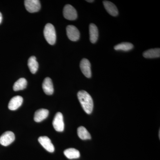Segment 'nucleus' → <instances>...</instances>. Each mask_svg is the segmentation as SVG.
I'll use <instances>...</instances> for the list:
<instances>
[{
	"instance_id": "nucleus-17",
	"label": "nucleus",
	"mask_w": 160,
	"mask_h": 160,
	"mask_svg": "<svg viewBox=\"0 0 160 160\" xmlns=\"http://www.w3.org/2000/svg\"><path fill=\"white\" fill-rule=\"evenodd\" d=\"M143 57L147 58H159L160 57V49L158 48L149 49L144 52Z\"/></svg>"
},
{
	"instance_id": "nucleus-20",
	"label": "nucleus",
	"mask_w": 160,
	"mask_h": 160,
	"mask_svg": "<svg viewBox=\"0 0 160 160\" xmlns=\"http://www.w3.org/2000/svg\"><path fill=\"white\" fill-rule=\"evenodd\" d=\"M133 46L132 43L123 42L118 44L115 46L114 49L116 50H122L124 51H128L133 48Z\"/></svg>"
},
{
	"instance_id": "nucleus-1",
	"label": "nucleus",
	"mask_w": 160,
	"mask_h": 160,
	"mask_svg": "<svg viewBox=\"0 0 160 160\" xmlns=\"http://www.w3.org/2000/svg\"><path fill=\"white\" fill-rule=\"evenodd\" d=\"M78 97L84 111L87 114H90L93 108V100L90 95L85 90H81L78 93Z\"/></svg>"
},
{
	"instance_id": "nucleus-18",
	"label": "nucleus",
	"mask_w": 160,
	"mask_h": 160,
	"mask_svg": "<svg viewBox=\"0 0 160 160\" xmlns=\"http://www.w3.org/2000/svg\"><path fill=\"white\" fill-rule=\"evenodd\" d=\"M27 85V80L24 78H21L15 82L13 86V90L17 91L23 90L26 89Z\"/></svg>"
},
{
	"instance_id": "nucleus-8",
	"label": "nucleus",
	"mask_w": 160,
	"mask_h": 160,
	"mask_svg": "<svg viewBox=\"0 0 160 160\" xmlns=\"http://www.w3.org/2000/svg\"><path fill=\"white\" fill-rule=\"evenodd\" d=\"M80 66L81 71L86 78L91 77V64L89 60L83 58L81 61Z\"/></svg>"
},
{
	"instance_id": "nucleus-12",
	"label": "nucleus",
	"mask_w": 160,
	"mask_h": 160,
	"mask_svg": "<svg viewBox=\"0 0 160 160\" xmlns=\"http://www.w3.org/2000/svg\"><path fill=\"white\" fill-rule=\"evenodd\" d=\"M49 111L47 109H41L35 112L34 120L37 122H40L48 117Z\"/></svg>"
},
{
	"instance_id": "nucleus-9",
	"label": "nucleus",
	"mask_w": 160,
	"mask_h": 160,
	"mask_svg": "<svg viewBox=\"0 0 160 160\" xmlns=\"http://www.w3.org/2000/svg\"><path fill=\"white\" fill-rule=\"evenodd\" d=\"M38 142L41 145L47 150L50 152H53L54 151L55 148L51 141L48 137L42 136L38 138Z\"/></svg>"
},
{
	"instance_id": "nucleus-7",
	"label": "nucleus",
	"mask_w": 160,
	"mask_h": 160,
	"mask_svg": "<svg viewBox=\"0 0 160 160\" xmlns=\"http://www.w3.org/2000/svg\"><path fill=\"white\" fill-rule=\"evenodd\" d=\"M67 36L69 39L73 42L79 40L80 38V32L76 27L72 25H69L66 27Z\"/></svg>"
},
{
	"instance_id": "nucleus-5",
	"label": "nucleus",
	"mask_w": 160,
	"mask_h": 160,
	"mask_svg": "<svg viewBox=\"0 0 160 160\" xmlns=\"http://www.w3.org/2000/svg\"><path fill=\"white\" fill-rule=\"evenodd\" d=\"M53 128L58 132H62L64 129V122L63 115L61 112H58L55 116L52 122Z\"/></svg>"
},
{
	"instance_id": "nucleus-22",
	"label": "nucleus",
	"mask_w": 160,
	"mask_h": 160,
	"mask_svg": "<svg viewBox=\"0 0 160 160\" xmlns=\"http://www.w3.org/2000/svg\"><path fill=\"white\" fill-rule=\"evenodd\" d=\"M86 2H94V1L93 0H90V1L88 0V1H86Z\"/></svg>"
},
{
	"instance_id": "nucleus-10",
	"label": "nucleus",
	"mask_w": 160,
	"mask_h": 160,
	"mask_svg": "<svg viewBox=\"0 0 160 160\" xmlns=\"http://www.w3.org/2000/svg\"><path fill=\"white\" fill-rule=\"evenodd\" d=\"M23 99L20 96H17L12 98L9 101L8 108L11 110H15L19 108L22 104Z\"/></svg>"
},
{
	"instance_id": "nucleus-2",
	"label": "nucleus",
	"mask_w": 160,
	"mask_h": 160,
	"mask_svg": "<svg viewBox=\"0 0 160 160\" xmlns=\"http://www.w3.org/2000/svg\"><path fill=\"white\" fill-rule=\"evenodd\" d=\"M44 35L47 42L51 45H54L56 41V33L54 26L48 23L44 29Z\"/></svg>"
},
{
	"instance_id": "nucleus-16",
	"label": "nucleus",
	"mask_w": 160,
	"mask_h": 160,
	"mask_svg": "<svg viewBox=\"0 0 160 160\" xmlns=\"http://www.w3.org/2000/svg\"><path fill=\"white\" fill-rule=\"evenodd\" d=\"M28 66L29 70L32 74H34L37 72L39 65L35 57L31 56L29 58L28 60Z\"/></svg>"
},
{
	"instance_id": "nucleus-3",
	"label": "nucleus",
	"mask_w": 160,
	"mask_h": 160,
	"mask_svg": "<svg viewBox=\"0 0 160 160\" xmlns=\"http://www.w3.org/2000/svg\"><path fill=\"white\" fill-rule=\"evenodd\" d=\"M63 15L66 19L74 20L78 17L77 12L75 9L70 5H66L63 9Z\"/></svg>"
},
{
	"instance_id": "nucleus-6",
	"label": "nucleus",
	"mask_w": 160,
	"mask_h": 160,
	"mask_svg": "<svg viewBox=\"0 0 160 160\" xmlns=\"http://www.w3.org/2000/svg\"><path fill=\"white\" fill-rule=\"evenodd\" d=\"M15 137L14 133L11 131L4 132L0 137V144L2 146H7L14 142Z\"/></svg>"
},
{
	"instance_id": "nucleus-21",
	"label": "nucleus",
	"mask_w": 160,
	"mask_h": 160,
	"mask_svg": "<svg viewBox=\"0 0 160 160\" xmlns=\"http://www.w3.org/2000/svg\"><path fill=\"white\" fill-rule=\"evenodd\" d=\"M2 13L0 12V24L2 22Z\"/></svg>"
},
{
	"instance_id": "nucleus-19",
	"label": "nucleus",
	"mask_w": 160,
	"mask_h": 160,
	"mask_svg": "<svg viewBox=\"0 0 160 160\" xmlns=\"http://www.w3.org/2000/svg\"><path fill=\"white\" fill-rule=\"evenodd\" d=\"M78 134L80 138L82 140L90 139L91 135L85 127L80 126L78 129Z\"/></svg>"
},
{
	"instance_id": "nucleus-11",
	"label": "nucleus",
	"mask_w": 160,
	"mask_h": 160,
	"mask_svg": "<svg viewBox=\"0 0 160 160\" xmlns=\"http://www.w3.org/2000/svg\"><path fill=\"white\" fill-rule=\"evenodd\" d=\"M42 89L45 93L48 95L53 94L54 92L53 83L51 79L49 78H46L43 81Z\"/></svg>"
},
{
	"instance_id": "nucleus-15",
	"label": "nucleus",
	"mask_w": 160,
	"mask_h": 160,
	"mask_svg": "<svg viewBox=\"0 0 160 160\" xmlns=\"http://www.w3.org/2000/svg\"><path fill=\"white\" fill-rule=\"evenodd\" d=\"M64 153L65 156L69 159L78 158L80 157L79 151L74 148L66 149L64 151Z\"/></svg>"
},
{
	"instance_id": "nucleus-4",
	"label": "nucleus",
	"mask_w": 160,
	"mask_h": 160,
	"mask_svg": "<svg viewBox=\"0 0 160 160\" xmlns=\"http://www.w3.org/2000/svg\"><path fill=\"white\" fill-rule=\"evenodd\" d=\"M24 3L26 10L31 13L37 12L41 9V4L38 0H26Z\"/></svg>"
},
{
	"instance_id": "nucleus-13",
	"label": "nucleus",
	"mask_w": 160,
	"mask_h": 160,
	"mask_svg": "<svg viewBox=\"0 0 160 160\" xmlns=\"http://www.w3.org/2000/svg\"><path fill=\"white\" fill-rule=\"evenodd\" d=\"M103 5L106 11L111 15L117 16L118 14L117 8L113 3L109 1H105L103 2Z\"/></svg>"
},
{
	"instance_id": "nucleus-14",
	"label": "nucleus",
	"mask_w": 160,
	"mask_h": 160,
	"mask_svg": "<svg viewBox=\"0 0 160 160\" xmlns=\"http://www.w3.org/2000/svg\"><path fill=\"white\" fill-rule=\"evenodd\" d=\"M89 29L90 42L92 43L96 42L98 38V30L97 27L95 24L91 23L89 25Z\"/></svg>"
}]
</instances>
